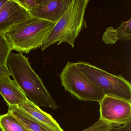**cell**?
I'll use <instances>...</instances> for the list:
<instances>
[{
    "instance_id": "1",
    "label": "cell",
    "mask_w": 131,
    "mask_h": 131,
    "mask_svg": "<svg viewBox=\"0 0 131 131\" xmlns=\"http://www.w3.org/2000/svg\"><path fill=\"white\" fill-rule=\"evenodd\" d=\"M7 66L14 80L32 102L39 107L57 109V103L46 89L41 78L32 69L28 57L20 53H11Z\"/></svg>"
},
{
    "instance_id": "2",
    "label": "cell",
    "mask_w": 131,
    "mask_h": 131,
    "mask_svg": "<svg viewBox=\"0 0 131 131\" xmlns=\"http://www.w3.org/2000/svg\"><path fill=\"white\" fill-rule=\"evenodd\" d=\"M89 0H70L64 13L55 24L41 47L42 51L56 43H63L73 48L83 27L85 12Z\"/></svg>"
},
{
    "instance_id": "3",
    "label": "cell",
    "mask_w": 131,
    "mask_h": 131,
    "mask_svg": "<svg viewBox=\"0 0 131 131\" xmlns=\"http://www.w3.org/2000/svg\"><path fill=\"white\" fill-rule=\"evenodd\" d=\"M55 24L30 17L13 27L5 37L12 50L27 54L41 47Z\"/></svg>"
},
{
    "instance_id": "4",
    "label": "cell",
    "mask_w": 131,
    "mask_h": 131,
    "mask_svg": "<svg viewBox=\"0 0 131 131\" xmlns=\"http://www.w3.org/2000/svg\"><path fill=\"white\" fill-rule=\"evenodd\" d=\"M80 70L94 83L105 95L131 101L130 83L121 75H115L83 61L76 63Z\"/></svg>"
},
{
    "instance_id": "5",
    "label": "cell",
    "mask_w": 131,
    "mask_h": 131,
    "mask_svg": "<svg viewBox=\"0 0 131 131\" xmlns=\"http://www.w3.org/2000/svg\"><path fill=\"white\" fill-rule=\"evenodd\" d=\"M60 77L65 90L79 100L99 102L105 95L102 90L80 70L75 63L67 62Z\"/></svg>"
},
{
    "instance_id": "6",
    "label": "cell",
    "mask_w": 131,
    "mask_h": 131,
    "mask_svg": "<svg viewBox=\"0 0 131 131\" xmlns=\"http://www.w3.org/2000/svg\"><path fill=\"white\" fill-rule=\"evenodd\" d=\"M99 103L100 119L118 124L131 121V101L105 95Z\"/></svg>"
},
{
    "instance_id": "7",
    "label": "cell",
    "mask_w": 131,
    "mask_h": 131,
    "mask_svg": "<svg viewBox=\"0 0 131 131\" xmlns=\"http://www.w3.org/2000/svg\"><path fill=\"white\" fill-rule=\"evenodd\" d=\"M30 17L28 11L16 0H8L0 9V34L5 35L14 26Z\"/></svg>"
},
{
    "instance_id": "8",
    "label": "cell",
    "mask_w": 131,
    "mask_h": 131,
    "mask_svg": "<svg viewBox=\"0 0 131 131\" xmlns=\"http://www.w3.org/2000/svg\"><path fill=\"white\" fill-rule=\"evenodd\" d=\"M70 0H43L28 11L30 17L56 23L62 16Z\"/></svg>"
},
{
    "instance_id": "9",
    "label": "cell",
    "mask_w": 131,
    "mask_h": 131,
    "mask_svg": "<svg viewBox=\"0 0 131 131\" xmlns=\"http://www.w3.org/2000/svg\"><path fill=\"white\" fill-rule=\"evenodd\" d=\"M0 95L8 106L20 105L28 99L16 82L10 77L0 79Z\"/></svg>"
},
{
    "instance_id": "10",
    "label": "cell",
    "mask_w": 131,
    "mask_h": 131,
    "mask_svg": "<svg viewBox=\"0 0 131 131\" xmlns=\"http://www.w3.org/2000/svg\"><path fill=\"white\" fill-rule=\"evenodd\" d=\"M19 106L49 130L51 131H64L51 115L34 104L29 99Z\"/></svg>"
},
{
    "instance_id": "11",
    "label": "cell",
    "mask_w": 131,
    "mask_h": 131,
    "mask_svg": "<svg viewBox=\"0 0 131 131\" xmlns=\"http://www.w3.org/2000/svg\"><path fill=\"white\" fill-rule=\"evenodd\" d=\"M8 112L29 131H51L39 123L19 106H9Z\"/></svg>"
},
{
    "instance_id": "12",
    "label": "cell",
    "mask_w": 131,
    "mask_h": 131,
    "mask_svg": "<svg viewBox=\"0 0 131 131\" xmlns=\"http://www.w3.org/2000/svg\"><path fill=\"white\" fill-rule=\"evenodd\" d=\"M0 129L1 131H29L8 112L0 115Z\"/></svg>"
},
{
    "instance_id": "13",
    "label": "cell",
    "mask_w": 131,
    "mask_h": 131,
    "mask_svg": "<svg viewBox=\"0 0 131 131\" xmlns=\"http://www.w3.org/2000/svg\"><path fill=\"white\" fill-rule=\"evenodd\" d=\"M12 49L4 34H0V63L7 65V61Z\"/></svg>"
},
{
    "instance_id": "14",
    "label": "cell",
    "mask_w": 131,
    "mask_h": 131,
    "mask_svg": "<svg viewBox=\"0 0 131 131\" xmlns=\"http://www.w3.org/2000/svg\"><path fill=\"white\" fill-rule=\"evenodd\" d=\"M118 40L128 41L131 39V19L123 21L119 27L116 29Z\"/></svg>"
},
{
    "instance_id": "15",
    "label": "cell",
    "mask_w": 131,
    "mask_h": 131,
    "mask_svg": "<svg viewBox=\"0 0 131 131\" xmlns=\"http://www.w3.org/2000/svg\"><path fill=\"white\" fill-rule=\"evenodd\" d=\"M118 123L109 122L99 119L98 121L92 125L82 131H105L112 126Z\"/></svg>"
},
{
    "instance_id": "16",
    "label": "cell",
    "mask_w": 131,
    "mask_h": 131,
    "mask_svg": "<svg viewBox=\"0 0 131 131\" xmlns=\"http://www.w3.org/2000/svg\"><path fill=\"white\" fill-rule=\"evenodd\" d=\"M103 42L107 44H114L118 40L117 32L113 27L107 28L103 34L102 38Z\"/></svg>"
},
{
    "instance_id": "17",
    "label": "cell",
    "mask_w": 131,
    "mask_h": 131,
    "mask_svg": "<svg viewBox=\"0 0 131 131\" xmlns=\"http://www.w3.org/2000/svg\"><path fill=\"white\" fill-rule=\"evenodd\" d=\"M23 7L26 9L27 11L31 10L32 8L38 6L41 3V1H29V0H24V1H19L16 0Z\"/></svg>"
},
{
    "instance_id": "18",
    "label": "cell",
    "mask_w": 131,
    "mask_h": 131,
    "mask_svg": "<svg viewBox=\"0 0 131 131\" xmlns=\"http://www.w3.org/2000/svg\"><path fill=\"white\" fill-rule=\"evenodd\" d=\"M105 131H131V121L124 124H115Z\"/></svg>"
},
{
    "instance_id": "19",
    "label": "cell",
    "mask_w": 131,
    "mask_h": 131,
    "mask_svg": "<svg viewBox=\"0 0 131 131\" xmlns=\"http://www.w3.org/2000/svg\"><path fill=\"white\" fill-rule=\"evenodd\" d=\"M10 76L11 73L7 66L0 63V79Z\"/></svg>"
},
{
    "instance_id": "20",
    "label": "cell",
    "mask_w": 131,
    "mask_h": 131,
    "mask_svg": "<svg viewBox=\"0 0 131 131\" xmlns=\"http://www.w3.org/2000/svg\"><path fill=\"white\" fill-rule=\"evenodd\" d=\"M8 0H0V9L7 2Z\"/></svg>"
},
{
    "instance_id": "21",
    "label": "cell",
    "mask_w": 131,
    "mask_h": 131,
    "mask_svg": "<svg viewBox=\"0 0 131 131\" xmlns=\"http://www.w3.org/2000/svg\"></svg>"
}]
</instances>
